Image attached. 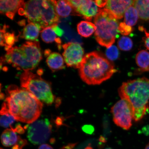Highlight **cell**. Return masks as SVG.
<instances>
[{"instance_id": "cell-9", "label": "cell", "mask_w": 149, "mask_h": 149, "mask_svg": "<svg viewBox=\"0 0 149 149\" xmlns=\"http://www.w3.org/2000/svg\"><path fill=\"white\" fill-rule=\"evenodd\" d=\"M52 126L48 119L36 120L27 127V137L34 145L42 144L51 135Z\"/></svg>"}, {"instance_id": "cell-17", "label": "cell", "mask_w": 149, "mask_h": 149, "mask_svg": "<svg viewBox=\"0 0 149 149\" xmlns=\"http://www.w3.org/2000/svg\"><path fill=\"white\" fill-rule=\"evenodd\" d=\"M8 28V26L4 25L1 28V45L4 46L5 49L7 51L13 47V46L18 39L14 33L7 32Z\"/></svg>"}, {"instance_id": "cell-29", "label": "cell", "mask_w": 149, "mask_h": 149, "mask_svg": "<svg viewBox=\"0 0 149 149\" xmlns=\"http://www.w3.org/2000/svg\"><path fill=\"white\" fill-rule=\"evenodd\" d=\"M27 144L26 140L25 139H22L20 136H19L17 143L14 145L12 149H23L24 147Z\"/></svg>"}, {"instance_id": "cell-28", "label": "cell", "mask_w": 149, "mask_h": 149, "mask_svg": "<svg viewBox=\"0 0 149 149\" xmlns=\"http://www.w3.org/2000/svg\"><path fill=\"white\" fill-rule=\"evenodd\" d=\"M139 29L140 31H144L145 37L143 38V40L144 41L145 47L149 50V31H147L146 29L142 26H139Z\"/></svg>"}, {"instance_id": "cell-20", "label": "cell", "mask_w": 149, "mask_h": 149, "mask_svg": "<svg viewBox=\"0 0 149 149\" xmlns=\"http://www.w3.org/2000/svg\"><path fill=\"white\" fill-rule=\"evenodd\" d=\"M136 62L141 72H149V53L141 50L137 53L135 57Z\"/></svg>"}, {"instance_id": "cell-11", "label": "cell", "mask_w": 149, "mask_h": 149, "mask_svg": "<svg viewBox=\"0 0 149 149\" xmlns=\"http://www.w3.org/2000/svg\"><path fill=\"white\" fill-rule=\"evenodd\" d=\"M78 16L83 17L84 19L91 21L95 17L100 9L95 1L89 0L69 1Z\"/></svg>"}, {"instance_id": "cell-38", "label": "cell", "mask_w": 149, "mask_h": 149, "mask_svg": "<svg viewBox=\"0 0 149 149\" xmlns=\"http://www.w3.org/2000/svg\"><path fill=\"white\" fill-rule=\"evenodd\" d=\"M105 149H113L111 148H106Z\"/></svg>"}, {"instance_id": "cell-23", "label": "cell", "mask_w": 149, "mask_h": 149, "mask_svg": "<svg viewBox=\"0 0 149 149\" xmlns=\"http://www.w3.org/2000/svg\"><path fill=\"white\" fill-rule=\"evenodd\" d=\"M1 125L7 128L10 127L16 120L14 117L9 113L8 108L3 102L1 111Z\"/></svg>"}, {"instance_id": "cell-24", "label": "cell", "mask_w": 149, "mask_h": 149, "mask_svg": "<svg viewBox=\"0 0 149 149\" xmlns=\"http://www.w3.org/2000/svg\"><path fill=\"white\" fill-rule=\"evenodd\" d=\"M139 17L136 9L132 6L127 9L125 13L124 22L126 25L133 26L137 24Z\"/></svg>"}, {"instance_id": "cell-35", "label": "cell", "mask_w": 149, "mask_h": 149, "mask_svg": "<svg viewBox=\"0 0 149 149\" xmlns=\"http://www.w3.org/2000/svg\"><path fill=\"white\" fill-rule=\"evenodd\" d=\"M99 141L100 142L102 143H105L107 142V140H106L105 138L103 136H100L99 139Z\"/></svg>"}, {"instance_id": "cell-1", "label": "cell", "mask_w": 149, "mask_h": 149, "mask_svg": "<svg viewBox=\"0 0 149 149\" xmlns=\"http://www.w3.org/2000/svg\"><path fill=\"white\" fill-rule=\"evenodd\" d=\"M6 92L4 102L16 120L31 124L40 117L43 104L29 91L11 85L7 88Z\"/></svg>"}, {"instance_id": "cell-18", "label": "cell", "mask_w": 149, "mask_h": 149, "mask_svg": "<svg viewBox=\"0 0 149 149\" xmlns=\"http://www.w3.org/2000/svg\"><path fill=\"white\" fill-rule=\"evenodd\" d=\"M41 37L43 41L47 43L55 42L58 45V46L61 44V40L60 38H57L54 29L53 25L44 28L40 31Z\"/></svg>"}, {"instance_id": "cell-37", "label": "cell", "mask_w": 149, "mask_h": 149, "mask_svg": "<svg viewBox=\"0 0 149 149\" xmlns=\"http://www.w3.org/2000/svg\"><path fill=\"white\" fill-rule=\"evenodd\" d=\"M145 149H149V143L148 145H146V147H145Z\"/></svg>"}, {"instance_id": "cell-33", "label": "cell", "mask_w": 149, "mask_h": 149, "mask_svg": "<svg viewBox=\"0 0 149 149\" xmlns=\"http://www.w3.org/2000/svg\"><path fill=\"white\" fill-rule=\"evenodd\" d=\"M38 149H53L49 145L42 144L40 145Z\"/></svg>"}, {"instance_id": "cell-10", "label": "cell", "mask_w": 149, "mask_h": 149, "mask_svg": "<svg viewBox=\"0 0 149 149\" xmlns=\"http://www.w3.org/2000/svg\"><path fill=\"white\" fill-rule=\"evenodd\" d=\"M64 51L63 57L68 67L79 68L84 58V51L79 43L69 42L62 45Z\"/></svg>"}, {"instance_id": "cell-34", "label": "cell", "mask_w": 149, "mask_h": 149, "mask_svg": "<svg viewBox=\"0 0 149 149\" xmlns=\"http://www.w3.org/2000/svg\"><path fill=\"white\" fill-rule=\"evenodd\" d=\"M76 144H70L67 145L66 146L63 147L61 149H73L74 147H75Z\"/></svg>"}, {"instance_id": "cell-7", "label": "cell", "mask_w": 149, "mask_h": 149, "mask_svg": "<svg viewBox=\"0 0 149 149\" xmlns=\"http://www.w3.org/2000/svg\"><path fill=\"white\" fill-rule=\"evenodd\" d=\"M40 74L25 71L20 77L22 87L27 89L42 102L51 105L54 100L51 84L43 79Z\"/></svg>"}, {"instance_id": "cell-8", "label": "cell", "mask_w": 149, "mask_h": 149, "mask_svg": "<svg viewBox=\"0 0 149 149\" xmlns=\"http://www.w3.org/2000/svg\"><path fill=\"white\" fill-rule=\"evenodd\" d=\"M111 112L115 124L123 129L129 130L133 120L131 106L126 100L121 99L111 108Z\"/></svg>"}, {"instance_id": "cell-14", "label": "cell", "mask_w": 149, "mask_h": 149, "mask_svg": "<svg viewBox=\"0 0 149 149\" xmlns=\"http://www.w3.org/2000/svg\"><path fill=\"white\" fill-rule=\"evenodd\" d=\"M45 55L47 57V64L53 71L62 70L65 68L64 59L60 54L51 52L50 50H46L45 52Z\"/></svg>"}, {"instance_id": "cell-19", "label": "cell", "mask_w": 149, "mask_h": 149, "mask_svg": "<svg viewBox=\"0 0 149 149\" xmlns=\"http://www.w3.org/2000/svg\"><path fill=\"white\" fill-rule=\"evenodd\" d=\"M133 6L136 9L141 19L145 21L149 20V0L135 1Z\"/></svg>"}, {"instance_id": "cell-21", "label": "cell", "mask_w": 149, "mask_h": 149, "mask_svg": "<svg viewBox=\"0 0 149 149\" xmlns=\"http://www.w3.org/2000/svg\"><path fill=\"white\" fill-rule=\"evenodd\" d=\"M77 30L78 33L81 36L88 37L96 31V27L95 25L91 22L82 21L77 24Z\"/></svg>"}, {"instance_id": "cell-2", "label": "cell", "mask_w": 149, "mask_h": 149, "mask_svg": "<svg viewBox=\"0 0 149 149\" xmlns=\"http://www.w3.org/2000/svg\"><path fill=\"white\" fill-rule=\"evenodd\" d=\"M118 94L131 106L133 120L137 122L142 119L148 109L149 79L143 77L125 82L119 88Z\"/></svg>"}, {"instance_id": "cell-4", "label": "cell", "mask_w": 149, "mask_h": 149, "mask_svg": "<svg viewBox=\"0 0 149 149\" xmlns=\"http://www.w3.org/2000/svg\"><path fill=\"white\" fill-rule=\"evenodd\" d=\"M7 52L1 61L24 72L34 69L42 58L40 43L37 41L26 42L19 47H12Z\"/></svg>"}, {"instance_id": "cell-32", "label": "cell", "mask_w": 149, "mask_h": 149, "mask_svg": "<svg viewBox=\"0 0 149 149\" xmlns=\"http://www.w3.org/2000/svg\"><path fill=\"white\" fill-rule=\"evenodd\" d=\"M107 1H105V0H96L94 1L97 6L101 8L107 5Z\"/></svg>"}, {"instance_id": "cell-30", "label": "cell", "mask_w": 149, "mask_h": 149, "mask_svg": "<svg viewBox=\"0 0 149 149\" xmlns=\"http://www.w3.org/2000/svg\"><path fill=\"white\" fill-rule=\"evenodd\" d=\"M53 27L55 32L57 36H61L64 34V31L58 26V24H54Z\"/></svg>"}, {"instance_id": "cell-39", "label": "cell", "mask_w": 149, "mask_h": 149, "mask_svg": "<svg viewBox=\"0 0 149 149\" xmlns=\"http://www.w3.org/2000/svg\"><path fill=\"white\" fill-rule=\"evenodd\" d=\"M1 149H3L2 148H1Z\"/></svg>"}, {"instance_id": "cell-3", "label": "cell", "mask_w": 149, "mask_h": 149, "mask_svg": "<svg viewBox=\"0 0 149 149\" xmlns=\"http://www.w3.org/2000/svg\"><path fill=\"white\" fill-rule=\"evenodd\" d=\"M117 72L112 63L97 52L84 56L79 70L80 77L89 85H100Z\"/></svg>"}, {"instance_id": "cell-13", "label": "cell", "mask_w": 149, "mask_h": 149, "mask_svg": "<svg viewBox=\"0 0 149 149\" xmlns=\"http://www.w3.org/2000/svg\"><path fill=\"white\" fill-rule=\"evenodd\" d=\"M25 3L24 1L20 0L0 1V11L1 14H5L10 19H13L17 11L23 7Z\"/></svg>"}, {"instance_id": "cell-26", "label": "cell", "mask_w": 149, "mask_h": 149, "mask_svg": "<svg viewBox=\"0 0 149 149\" xmlns=\"http://www.w3.org/2000/svg\"><path fill=\"white\" fill-rule=\"evenodd\" d=\"M106 54L108 59L111 61H115L118 58L119 51L117 47L113 45L107 48L106 52Z\"/></svg>"}, {"instance_id": "cell-12", "label": "cell", "mask_w": 149, "mask_h": 149, "mask_svg": "<svg viewBox=\"0 0 149 149\" xmlns=\"http://www.w3.org/2000/svg\"><path fill=\"white\" fill-rule=\"evenodd\" d=\"M134 1H107L105 8L117 19H121L128 8L133 5Z\"/></svg>"}, {"instance_id": "cell-27", "label": "cell", "mask_w": 149, "mask_h": 149, "mask_svg": "<svg viewBox=\"0 0 149 149\" xmlns=\"http://www.w3.org/2000/svg\"><path fill=\"white\" fill-rule=\"evenodd\" d=\"M118 31L123 35L127 36L133 31V29L132 26L126 25L125 22H122L119 24Z\"/></svg>"}, {"instance_id": "cell-6", "label": "cell", "mask_w": 149, "mask_h": 149, "mask_svg": "<svg viewBox=\"0 0 149 149\" xmlns=\"http://www.w3.org/2000/svg\"><path fill=\"white\" fill-rule=\"evenodd\" d=\"M117 19L107 9H100L94 21L96 27L95 37L100 45L109 48L118 38L120 32Z\"/></svg>"}, {"instance_id": "cell-15", "label": "cell", "mask_w": 149, "mask_h": 149, "mask_svg": "<svg viewBox=\"0 0 149 149\" xmlns=\"http://www.w3.org/2000/svg\"><path fill=\"white\" fill-rule=\"evenodd\" d=\"M56 12L59 17H66L70 15H77L69 1H54Z\"/></svg>"}, {"instance_id": "cell-16", "label": "cell", "mask_w": 149, "mask_h": 149, "mask_svg": "<svg viewBox=\"0 0 149 149\" xmlns=\"http://www.w3.org/2000/svg\"><path fill=\"white\" fill-rule=\"evenodd\" d=\"M28 23H29L24 28L22 37L31 41H36L39 33L42 29L37 24L31 22H28Z\"/></svg>"}, {"instance_id": "cell-31", "label": "cell", "mask_w": 149, "mask_h": 149, "mask_svg": "<svg viewBox=\"0 0 149 149\" xmlns=\"http://www.w3.org/2000/svg\"><path fill=\"white\" fill-rule=\"evenodd\" d=\"M11 129L16 133L17 132L20 134H23L25 132V130L19 124H17L15 127L11 128Z\"/></svg>"}, {"instance_id": "cell-25", "label": "cell", "mask_w": 149, "mask_h": 149, "mask_svg": "<svg viewBox=\"0 0 149 149\" xmlns=\"http://www.w3.org/2000/svg\"><path fill=\"white\" fill-rule=\"evenodd\" d=\"M118 46L119 48L122 51H129L133 47V41L129 37L123 36L119 39Z\"/></svg>"}, {"instance_id": "cell-5", "label": "cell", "mask_w": 149, "mask_h": 149, "mask_svg": "<svg viewBox=\"0 0 149 149\" xmlns=\"http://www.w3.org/2000/svg\"><path fill=\"white\" fill-rule=\"evenodd\" d=\"M18 13L25 16L28 22L37 24L42 29L58 24L59 19L56 11L54 1H28L19 10Z\"/></svg>"}, {"instance_id": "cell-22", "label": "cell", "mask_w": 149, "mask_h": 149, "mask_svg": "<svg viewBox=\"0 0 149 149\" xmlns=\"http://www.w3.org/2000/svg\"><path fill=\"white\" fill-rule=\"evenodd\" d=\"M19 136L16 132L11 129H7L3 132L1 135L2 144L5 147H10L17 143Z\"/></svg>"}, {"instance_id": "cell-36", "label": "cell", "mask_w": 149, "mask_h": 149, "mask_svg": "<svg viewBox=\"0 0 149 149\" xmlns=\"http://www.w3.org/2000/svg\"><path fill=\"white\" fill-rule=\"evenodd\" d=\"M85 149H93L92 147L91 146H87Z\"/></svg>"}]
</instances>
